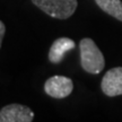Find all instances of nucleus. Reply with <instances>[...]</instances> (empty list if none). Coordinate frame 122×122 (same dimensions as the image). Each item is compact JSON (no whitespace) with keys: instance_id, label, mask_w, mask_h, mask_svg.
Instances as JSON below:
<instances>
[{"instance_id":"3","label":"nucleus","mask_w":122,"mask_h":122,"mask_svg":"<svg viewBox=\"0 0 122 122\" xmlns=\"http://www.w3.org/2000/svg\"><path fill=\"white\" fill-rule=\"evenodd\" d=\"M74 89L72 80L66 76H53L44 84V91L51 97L65 98L71 94Z\"/></svg>"},{"instance_id":"6","label":"nucleus","mask_w":122,"mask_h":122,"mask_svg":"<svg viewBox=\"0 0 122 122\" xmlns=\"http://www.w3.org/2000/svg\"><path fill=\"white\" fill-rule=\"evenodd\" d=\"M76 44H75L74 40L69 39V37H60V39L56 40L52 43L50 51H49V60L51 63H60L66 53L75 49Z\"/></svg>"},{"instance_id":"8","label":"nucleus","mask_w":122,"mask_h":122,"mask_svg":"<svg viewBox=\"0 0 122 122\" xmlns=\"http://www.w3.org/2000/svg\"><path fill=\"white\" fill-rule=\"evenodd\" d=\"M5 33H6L5 24L0 20V48H1V43H2V39H4V36H5Z\"/></svg>"},{"instance_id":"2","label":"nucleus","mask_w":122,"mask_h":122,"mask_svg":"<svg viewBox=\"0 0 122 122\" xmlns=\"http://www.w3.org/2000/svg\"><path fill=\"white\" fill-rule=\"evenodd\" d=\"M49 16L58 19H67L71 17L77 8V0H32Z\"/></svg>"},{"instance_id":"7","label":"nucleus","mask_w":122,"mask_h":122,"mask_svg":"<svg viewBox=\"0 0 122 122\" xmlns=\"http://www.w3.org/2000/svg\"><path fill=\"white\" fill-rule=\"evenodd\" d=\"M97 6L110 16L122 22V1L121 0H95Z\"/></svg>"},{"instance_id":"5","label":"nucleus","mask_w":122,"mask_h":122,"mask_svg":"<svg viewBox=\"0 0 122 122\" xmlns=\"http://www.w3.org/2000/svg\"><path fill=\"white\" fill-rule=\"evenodd\" d=\"M102 91L106 96L122 95V67H117L109 70L101 83Z\"/></svg>"},{"instance_id":"4","label":"nucleus","mask_w":122,"mask_h":122,"mask_svg":"<svg viewBox=\"0 0 122 122\" xmlns=\"http://www.w3.org/2000/svg\"><path fill=\"white\" fill-rule=\"evenodd\" d=\"M33 119V111L25 105L9 104L0 110V122H30Z\"/></svg>"},{"instance_id":"1","label":"nucleus","mask_w":122,"mask_h":122,"mask_svg":"<svg viewBox=\"0 0 122 122\" xmlns=\"http://www.w3.org/2000/svg\"><path fill=\"white\" fill-rule=\"evenodd\" d=\"M80 63L86 72L97 75L104 69L105 60L103 53L92 39H83L79 43Z\"/></svg>"}]
</instances>
